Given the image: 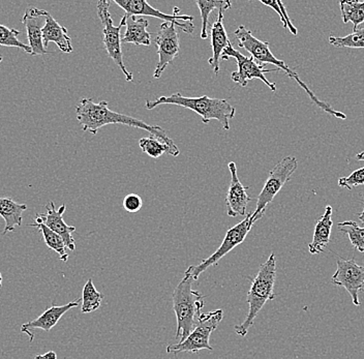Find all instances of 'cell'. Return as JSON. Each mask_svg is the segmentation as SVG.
Returning <instances> with one entry per match:
<instances>
[{
	"mask_svg": "<svg viewBox=\"0 0 364 359\" xmlns=\"http://www.w3.org/2000/svg\"><path fill=\"white\" fill-rule=\"evenodd\" d=\"M77 119L81 124L82 131L88 132L92 135H97L102 127L108 124H124L133 128L144 129L150 135L158 138L161 142L170 147L172 156H179V151L174 141L169 138L165 129L159 126H151L143 120L136 119L132 116L122 114L110 110L106 101L95 103L92 99H82L76 107Z\"/></svg>",
	"mask_w": 364,
	"mask_h": 359,
	"instance_id": "cell-1",
	"label": "cell"
},
{
	"mask_svg": "<svg viewBox=\"0 0 364 359\" xmlns=\"http://www.w3.org/2000/svg\"><path fill=\"white\" fill-rule=\"evenodd\" d=\"M234 36H235V40L237 41L238 46L247 50L250 54V58H254L259 65H273L274 67H277V69L283 70L289 78L294 79L299 84L300 87L311 97L313 103L317 105L318 108L322 109L323 111L328 113V114L334 116V117L341 118V119H346L347 118V116L343 114V113L334 110L328 103H325V102L318 100L317 95L311 92L309 86L299 78V75L297 73L291 69L289 65H287L284 61L275 58L272 50H270L269 43L264 42V41L257 38L256 36L252 35V31H249L243 25L238 26L237 29L234 31Z\"/></svg>",
	"mask_w": 364,
	"mask_h": 359,
	"instance_id": "cell-2",
	"label": "cell"
},
{
	"mask_svg": "<svg viewBox=\"0 0 364 359\" xmlns=\"http://www.w3.org/2000/svg\"><path fill=\"white\" fill-rule=\"evenodd\" d=\"M161 105H174L190 109L201 116L203 124H208L211 120H218L226 131L230 129V120L233 119L236 114V109L227 100L213 99L207 95L188 97H183L181 92L174 93L169 97H161L154 101L147 100L145 107L147 110H152Z\"/></svg>",
	"mask_w": 364,
	"mask_h": 359,
	"instance_id": "cell-3",
	"label": "cell"
},
{
	"mask_svg": "<svg viewBox=\"0 0 364 359\" xmlns=\"http://www.w3.org/2000/svg\"><path fill=\"white\" fill-rule=\"evenodd\" d=\"M193 277L184 274L172 295L173 310L176 315L177 328L175 340L183 342L198 324V318L204 306V295L193 290Z\"/></svg>",
	"mask_w": 364,
	"mask_h": 359,
	"instance_id": "cell-4",
	"label": "cell"
},
{
	"mask_svg": "<svg viewBox=\"0 0 364 359\" xmlns=\"http://www.w3.org/2000/svg\"><path fill=\"white\" fill-rule=\"evenodd\" d=\"M277 279V258L272 253L265 263L259 268L258 274L252 279L249 293H247V302L249 304V313L243 323L234 327L236 333L240 336H245L249 329L254 325L257 316L261 312L266 302L275 299L274 285Z\"/></svg>",
	"mask_w": 364,
	"mask_h": 359,
	"instance_id": "cell-5",
	"label": "cell"
},
{
	"mask_svg": "<svg viewBox=\"0 0 364 359\" xmlns=\"http://www.w3.org/2000/svg\"><path fill=\"white\" fill-rule=\"evenodd\" d=\"M111 2L108 0H100L97 4V16L102 25V41H104L105 49L115 65L124 73L125 80L132 82L134 80V77L124 65L122 50V36H120V31L127 24L129 16L124 15L119 25L114 26L112 16L109 10Z\"/></svg>",
	"mask_w": 364,
	"mask_h": 359,
	"instance_id": "cell-6",
	"label": "cell"
},
{
	"mask_svg": "<svg viewBox=\"0 0 364 359\" xmlns=\"http://www.w3.org/2000/svg\"><path fill=\"white\" fill-rule=\"evenodd\" d=\"M224 318L223 310H215L213 312L201 314L198 318V324L192 333L182 343L169 345L167 347L168 353L177 355L182 352L198 353L200 350H209L213 351V347L209 344L211 333L218 328V324Z\"/></svg>",
	"mask_w": 364,
	"mask_h": 359,
	"instance_id": "cell-7",
	"label": "cell"
},
{
	"mask_svg": "<svg viewBox=\"0 0 364 359\" xmlns=\"http://www.w3.org/2000/svg\"><path fill=\"white\" fill-rule=\"evenodd\" d=\"M256 218L254 217L252 213L245 215V219L241 220L236 226L232 227L229 231L227 232L222 245H220L218 250L208 258L202 261L200 264L192 265L186 270L184 274L193 277L195 281L199 279L200 274H203L207 268L215 267L218 264L220 259L224 258L227 254H229L234 247H238L239 245L242 244L247 238V234L250 233V229L254 226L255 223L257 222Z\"/></svg>",
	"mask_w": 364,
	"mask_h": 359,
	"instance_id": "cell-8",
	"label": "cell"
},
{
	"mask_svg": "<svg viewBox=\"0 0 364 359\" xmlns=\"http://www.w3.org/2000/svg\"><path fill=\"white\" fill-rule=\"evenodd\" d=\"M298 167V161L295 156H286L277 163L268 174L265 185L257 198V208L252 213L257 220H260L265 213L266 208L279 194L283 186L290 181Z\"/></svg>",
	"mask_w": 364,
	"mask_h": 359,
	"instance_id": "cell-9",
	"label": "cell"
},
{
	"mask_svg": "<svg viewBox=\"0 0 364 359\" xmlns=\"http://www.w3.org/2000/svg\"><path fill=\"white\" fill-rule=\"evenodd\" d=\"M230 58H235L238 65V70L231 74L232 81L235 82L236 84L242 86V87H247V83H249L250 80H252V79H259V80L265 83L266 85L270 88L272 92H277V85L268 80V79L266 78L265 74H268V73L279 72L281 70L264 69V65H259L252 58H247V56L243 55V54H241L237 50L234 49L232 44H230L222 54L223 60H228V59Z\"/></svg>",
	"mask_w": 364,
	"mask_h": 359,
	"instance_id": "cell-10",
	"label": "cell"
},
{
	"mask_svg": "<svg viewBox=\"0 0 364 359\" xmlns=\"http://www.w3.org/2000/svg\"><path fill=\"white\" fill-rule=\"evenodd\" d=\"M114 4L125 11V15L129 17L136 16H149V17L158 18L164 22H171L178 26L182 31L192 35L195 31V25L193 24V16L179 15L181 10L175 6L172 15L159 12L156 9L152 8L145 0H114Z\"/></svg>",
	"mask_w": 364,
	"mask_h": 359,
	"instance_id": "cell-11",
	"label": "cell"
},
{
	"mask_svg": "<svg viewBox=\"0 0 364 359\" xmlns=\"http://www.w3.org/2000/svg\"><path fill=\"white\" fill-rule=\"evenodd\" d=\"M333 285L341 286L351 295L353 304L360 306L359 292L364 287V267L357 264L354 259L345 260L338 257L336 259V270L331 278Z\"/></svg>",
	"mask_w": 364,
	"mask_h": 359,
	"instance_id": "cell-12",
	"label": "cell"
},
{
	"mask_svg": "<svg viewBox=\"0 0 364 359\" xmlns=\"http://www.w3.org/2000/svg\"><path fill=\"white\" fill-rule=\"evenodd\" d=\"M175 27L176 25L171 22H163L159 27L156 38L159 54V63L154 73V77L156 79L161 78L165 70L177 58L181 50L178 33Z\"/></svg>",
	"mask_w": 364,
	"mask_h": 359,
	"instance_id": "cell-13",
	"label": "cell"
},
{
	"mask_svg": "<svg viewBox=\"0 0 364 359\" xmlns=\"http://www.w3.org/2000/svg\"><path fill=\"white\" fill-rule=\"evenodd\" d=\"M46 209H47V213L36 215V219H34L36 224H44L48 228L55 232L59 236H61L68 249L70 251H75L76 244H75L73 233L76 231V227L68 226L63 220V213L67 209L65 204H63L60 208L56 209L55 204L51 201L46 205Z\"/></svg>",
	"mask_w": 364,
	"mask_h": 359,
	"instance_id": "cell-14",
	"label": "cell"
},
{
	"mask_svg": "<svg viewBox=\"0 0 364 359\" xmlns=\"http://www.w3.org/2000/svg\"><path fill=\"white\" fill-rule=\"evenodd\" d=\"M47 11L42 9L29 6L25 11L22 18L23 24L27 31L29 47H31V55H46L49 52L46 50L44 40H43V28L46 24V16Z\"/></svg>",
	"mask_w": 364,
	"mask_h": 359,
	"instance_id": "cell-15",
	"label": "cell"
},
{
	"mask_svg": "<svg viewBox=\"0 0 364 359\" xmlns=\"http://www.w3.org/2000/svg\"><path fill=\"white\" fill-rule=\"evenodd\" d=\"M231 183L226 197L227 213L229 217L236 218L238 215H247V208L252 198L247 195V188L241 183L237 175V166L234 162L229 163Z\"/></svg>",
	"mask_w": 364,
	"mask_h": 359,
	"instance_id": "cell-16",
	"label": "cell"
},
{
	"mask_svg": "<svg viewBox=\"0 0 364 359\" xmlns=\"http://www.w3.org/2000/svg\"><path fill=\"white\" fill-rule=\"evenodd\" d=\"M80 301L68 302L65 306H52L48 309L46 312L43 313L40 317L36 318L33 321L27 322L21 326L22 333H26L29 336V341L33 342L34 335L33 331L34 329H43L44 331H50L61 319L65 313L68 312L70 309L79 306Z\"/></svg>",
	"mask_w": 364,
	"mask_h": 359,
	"instance_id": "cell-17",
	"label": "cell"
},
{
	"mask_svg": "<svg viewBox=\"0 0 364 359\" xmlns=\"http://www.w3.org/2000/svg\"><path fill=\"white\" fill-rule=\"evenodd\" d=\"M224 10H220L218 13L215 23L211 26V47H213V58H209V65L213 67L215 75L220 74V63L222 54L231 42L227 35L224 26Z\"/></svg>",
	"mask_w": 364,
	"mask_h": 359,
	"instance_id": "cell-18",
	"label": "cell"
},
{
	"mask_svg": "<svg viewBox=\"0 0 364 359\" xmlns=\"http://www.w3.org/2000/svg\"><path fill=\"white\" fill-rule=\"evenodd\" d=\"M43 40H44L45 48L48 47L50 42H53L63 53L73 52L72 40L68 35L67 28L59 24L49 13L46 16V24L43 28Z\"/></svg>",
	"mask_w": 364,
	"mask_h": 359,
	"instance_id": "cell-19",
	"label": "cell"
},
{
	"mask_svg": "<svg viewBox=\"0 0 364 359\" xmlns=\"http://www.w3.org/2000/svg\"><path fill=\"white\" fill-rule=\"evenodd\" d=\"M332 208L326 206L324 215L320 218L316 224L315 231H314L313 240L309 245V253L311 255H318L324 252L325 247L330 242V234H331L332 226Z\"/></svg>",
	"mask_w": 364,
	"mask_h": 359,
	"instance_id": "cell-20",
	"label": "cell"
},
{
	"mask_svg": "<svg viewBox=\"0 0 364 359\" xmlns=\"http://www.w3.org/2000/svg\"><path fill=\"white\" fill-rule=\"evenodd\" d=\"M149 22L145 18L131 17V21L127 19L125 24V33L122 38L124 44H134L136 46H150L151 44V35L148 33L147 28Z\"/></svg>",
	"mask_w": 364,
	"mask_h": 359,
	"instance_id": "cell-21",
	"label": "cell"
},
{
	"mask_svg": "<svg viewBox=\"0 0 364 359\" xmlns=\"http://www.w3.org/2000/svg\"><path fill=\"white\" fill-rule=\"evenodd\" d=\"M26 209V204L17 203L11 198H0V217L6 222L2 235L15 231L16 227L21 226L23 213Z\"/></svg>",
	"mask_w": 364,
	"mask_h": 359,
	"instance_id": "cell-22",
	"label": "cell"
},
{
	"mask_svg": "<svg viewBox=\"0 0 364 359\" xmlns=\"http://www.w3.org/2000/svg\"><path fill=\"white\" fill-rule=\"evenodd\" d=\"M341 13L343 23L351 22L354 31L358 29L359 25L364 23V1H341Z\"/></svg>",
	"mask_w": 364,
	"mask_h": 359,
	"instance_id": "cell-23",
	"label": "cell"
},
{
	"mask_svg": "<svg viewBox=\"0 0 364 359\" xmlns=\"http://www.w3.org/2000/svg\"><path fill=\"white\" fill-rule=\"evenodd\" d=\"M31 227H36L38 230L42 233L43 238H44L45 244L48 245L50 250H53L59 255L61 261L67 262L68 255L67 253V245L63 242L61 236L55 232L52 231L51 229L48 228L44 224H31Z\"/></svg>",
	"mask_w": 364,
	"mask_h": 359,
	"instance_id": "cell-24",
	"label": "cell"
},
{
	"mask_svg": "<svg viewBox=\"0 0 364 359\" xmlns=\"http://www.w3.org/2000/svg\"><path fill=\"white\" fill-rule=\"evenodd\" d=\"M196 4H197L200 13H201V38L202 40H206L208 38L207 28H208L210 14L215 10L228 11L231 9L232 4L230 1H206V0H197Z\"/></svg>",
	"mask_w": 364,
	"mask_h": 359,
	"instance_id": "cell-25",
	"label": "cell"
},
{
	"mask_svg": "<svg viewBox=\"0 0 364 359\" xmlns=\"http://www.w3.org/2000/svg\"><path fill=\"white\" fill-rule=\"evenodd\" d=\"M104 295L97 290L93 285L92 279L86 282L83 288V294H82V314H90L99 310L101 306Z\"/></svg>",
	"mask_w": 364,
	"mask_h": 359,
	"instance_id": "cell-26",
	"label": "cell"
},
{
	"mask_svg": "<svg viewBox=\"0 0 364 359\" xmlns=\"http://www.w3.org/2000/svg\"><path fill=\"white\" fill-rule=\"evenodd\" d=\"M338 229L343 233L347 234L353 247L357 251L364 253V227H359L353 220H346L338 223Z\"/></svg>",
	"mask_w": 364,
	"mask_h": 359,
	"instance_id": "cell-27",
	"label": "cell"
},
{
	"mask_svg": "<svg viewBox=\"0 0 364 359\" xmlns=\"http://www.w3.org/2000/svg\"><path fill=\"white\" fill-rule=\"evenodd\" d=\"M329 43L332 46L338 48H356L364 49V26L353 31L351 35L346 36H329Z\"/></svg>",
	"mask_w": 364,
	"mask_h": 359,
	"instance_id": "cell-28",
	"label": "cell"
},
{
	"mask_svg": "<svg viewBox=\"0 0 364 359\" xmlns=\"http://www.w3.org/2000/svg\"><path fill=\"white\" fill-rule=\"evenodd\" d=\"M20 33L21 31H17V29L9 28V27L0 24V46L18 48L31 55L33 52H31L29 45L24 44L18 38Z\"/></svg>",
	"mask_w": 364,
	"mask_h": 359,
	"instance_id": "cell-29",
	"label": "cell"
},
{
	"mask_svg": "<svg viewBox=\"0 0 364 359\" xmlns=\"http://www.w3.org/2000/svg\"><path fill=\"white\" fill-rule=\"evenodd\" d=\"M139 146H140L141 151L148 154L150 158L159 159L166 152L172 156L170 147L166 145L165 143L161 142L158 138L154 137V136L140 139Z\"/></svg>",
	"mask_w": 364,
	"mask_h": 359,
	"instance_id": "cell-30",
	"label": "cell"
},
{
	"mask_svg": "<svg viewBox=\"0 0 364 359\" xmlns=\"http://www.w3.org/2000/svg\"><path fill=\"white\" fill-rule=\"evenodd\" d=\"M364 185V167L352 172L349 176L338 179V186L352 191L355 186Z\"/></svg>",
	"mask_w": 364,
	"mask_h": 359,
	"instance_id": "cell-31",
	"label": "cell"
},
{
	"mask_svg": "<svg viewBox=\"0 0 364 359\" xmlns=\"http://www.w3.org/2000/svg\"><path fill=\"white\" fill-rule=\"evenodd\" d=\"M143 206L142 198L136 194H129L124 197L122 201V208L125 211L131 213H136L141 210Z\"/></svg>",
	"mask_w": 364,
	"mask_h": 359,
	"instance_id": "cell-32",
	"label": "cell"
},
{
	"mask_svg": "<svg viewBox=\"0 0 364 359\" xmlns=\"http://www.w3.org/2000/svg\"><path fill=\"white\" fill-rule=\"evenodd\" d=\"M34 359H57V354L54 351H49L43 355H36Z\"/></svg>",
	"mask_w": 364,
	"mask_h": 359,
	"instance_id": "cell-33",
	"label": "cell"
},
{
	"mask_svg": "<svg viewBox=\"0 0 364 359\" xmlns=\"http://www.w3.org/2000/svg\"><path fill=\"white\" fill-rule=\"evenodd\" d=\"M356 161H363L364 162V151L359 152L358 154H356Z\"/></svg>",
	"mask_w": 364,
	"mask_h": 359,
	"instance_id": "cell-34",
	"label": "cell"
},
{
	"mask_svg": "<svg viewBox=\"0 0 364 359\" xmlns=\"http://www.w3.org/2000/svg\"><path fill=\"white\" fill-rule=\"evenodd\" d=\"M363 204H364V200H363ZM358 218H359V220H360L361 222H363L364 224V208H363V210L361 211L360 213H358Z\"/></svg>",
	"mask_w": 364,
	"mask_h": 359,
	"instance_id": "cell-35",
	"label": "cell"
},
{
	"mask_svg": "<svg viewBox=\"0 0 364 359\" xmlns=\"http://www.w3.org/2000/svg\"><path fill=\"white\" fill-rule=\"evenodd\" d=\"M2 285V274H0V287H1Z\"/></svg>",
	"mask_w": 364,
	"mask_h": 359,
	"instance_id": "cell-36",
	"label": "cell"
},
{
	"mask_svg": "<svg viewBox=\"0 0 364 359\" xmlns=\"http://www.w3.org/2000/svg\"><path fill=\"white\" fill-rule=\"evenodd\" d=\"M2 61V56H0V63Z\"/></svg>",
	"mask_w": 364,
	"mask_h": 359,
	"instance_id": "cell-37",
	"label": "cell"
}]
</instances>
